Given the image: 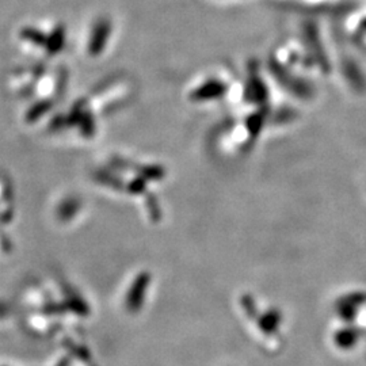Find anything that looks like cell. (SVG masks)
Here are the masks:
<instances>
[{
  "instance_id": "3957f363",
  "label": "cell",
  "mask_w": 366,
  "mask_h": 366,
  "mask_svg": "<svg viewBox=\"0 0 366 366\" xmlns=\"http://www.w3.org/2000/svg\"><path fill=\"white\" fill-rule=\"evenodd\" d=\"M65 41H67L65 26L64 25H56L55 29L48 34L46 45H45L44 49H45V52L49 56H56L64 49Z\"/></svg>"
},
{
  "instance_id": "8992f818",
  "label": "cell",
  "mask_w": 366,
  "mask_h": 366,
  "mask_svg": "<svg viewBox=\"0 0 366 366\" xmlns=\"http://www.w3.org/2000/svg\"><path fill=\"white\" fill-rule=\"evenodd\" d=\"M79 123L82 125V132H83L86 136H92L95 126H94V120H92V114H89V113H83L82 117H80V120H79Z\"/></svg>"
},
{
  "instance_id": "277c9868",
  "label": "cell",
  "mask_w": 366,
  "mask_h": 366,
  "mask_svg": "<svg viewBox=\"0 0 366 366\" xmlns=\"http://www.w3.org/2000/svg\"><path fill=\"white\" fill-rule=\"evenodd\" d=\"M21 38L31 42V45L34 46H40V48H45L46 45V40H48V34H45L44 31L35 28H24L21 31Z\"/></svg>"
},
{
  "instance_id": "5b68a950",
  "label": "cell",
  "mask_w": 366,
  "mask_h": 366,
  "mask_svg": "<svg viewBox=\"0 0 366 366\" xmlns=\"http://www.w3.org/2000/svg\"><path fill=\"white\" fill-rule=\"evenodd\" d=\"M51 109H52V102H51L49 99L40 101V102H37L35 105L31 106V110H29L28 114H26V119H28V121H37V120L41 119L44 114H46Z\"/></svg>"
},
{
  "instance_id": "6da1fadb",
  "label": "cell",
  "mask_w": 366,
  "mask_h": 366,
  "mask_svg": "<svg viewBox=\"0 0 366 366\" xmlns=\"http://www.w3.org/2000/svg\"><path fill=\"white\" fill-rule=\"evenodd\" d=\"M112 31H113V25L109 18L102 17L96 19V22L92 26V35L87 46V51L92 56H99L105 51L107 41L112 35Z\"/></svg>"
},
{
  "instance_id": "7a4b0ae2",
  "label": "cell",
  "mask_w": 366,
  "mask_h": 366,
  "mask_svg": "<svg viewBox=\"0 0 366 366\" xmlns=\"http://www.w3.org/2000/svg\"><path fill=\"white\" fill-rule=\"evenodd\" d=\"M148 285H150V277L148 275L143 273L136 278L134 284L132 285V288L129 290L128 300H126L130 311H137L141 308Z\"/></svg>"
}]
</instances>
